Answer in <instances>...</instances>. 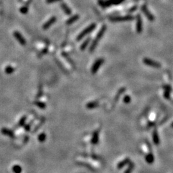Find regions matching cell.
I'll return each mask as SVG.
<instances>
[{"label": "cell", "mask_w": 173, "mask_h": 173, "mask_svg": "<svg viewBox=\"0 0 173 173\" xmlns=\"http://www.w3.org/2000/svg\"><path fill=\"white\" fill-rule=\"evenodd\" d=\"M106 28L107 27H106V25H103L102 27L101 28V29H100V30L99 31V32L97 33L96 37H95V39H94L93 41H92L90 46V48H89L90 52H93V51L96 50V47H97V46L98 45L99 42L100 41L101 38L103 37L104 34H105V32H106Z\"/></svg>", "instance_id": "obj_1"}, {"label": "cell", "mask_w": 173, "mask_h": 173, "mask_svg": "<svg viewBox=\"0 0 173 173\" xmlns=\"http://www.w3.org/2000/svg\"><path fill=\"white\" fill-rule=\"evenodd\" d=\"M38 138H39V140L40 141V142H44V141H45V139H46V135H45V133H42V134H40V135L39 136V137H38Z\"/></svg>", "instance_id": "obj_25"}, {"label": "cell", "mask_w": 173, "mask_h": 173, "mask_svg": "<svg viewBox=\"0 0 173 173\" xmlns=\"http://www.w3.org/2000/svg\"><path fill=\"white\" fill-rule=\"evenodd\" d=\"M145 159H146V161L147 162V163L151 164V163H153L154 158V156H153V154H152V153H150V154L146 155Z\"/></svg>", "instance_id": "obj_17"}, {"label": "cell", "mask_w": 173, "mask_h": 173, "mask_svg": "<svg viewBox=\"0 0 173 173\" xmlns=\"http://www.w3.org/2000/svg\"><path fill=\"white\" fill-rule=\"evenodd\" d=\"M20 12L22 14H27L28 12V8L27 6H22V7L21 8Z\"/></svg>", "instance_id": "obj_24"}, {"label": "cell", "mask_w": 173, "mask_h": 173, "mask_svg": "<svg viewBox=\"0 0 173 173\" xmlns=\"http://www.w3.org/2000/svg\"><path fill=\"white\" fill-rule=\"evenodd\" d=\"M61 0H46V3L48 4H52L54 3L58 2V1H60Z\"/></svg>", "instance_id": "obj_28"}, {"label": "cell", "mask_w": 173, "mask_h": 173, "mask_svg": "<svg viewBox=\"0 0 173 173\" xmlns=\"http://www.w3.org/2000/svg\"><path fill=\"white\" fill-rule=\"evenodd\" d=\"M90 41H91L90 38L88 37L85 39V40L84 41V43L81 44V45L80 46V50H81V51H84V50L87 48V47L88 46V45L90 43Z\"/></svg>", "instance_id": "obj_15"}, {"label": "cell", "mask_w": 173, "mask_h": 173, "mask_svg": "<svg viewBox=\"0 0 173 173\" xmlns=\"http://www.w3.org/2000/svg\"><path fill=\"white\" fill-rule=\"evenodd\" d=\"M15 71V69L14 67H12V66H7V67L5 68V72L8 75H10V74L13 73Z\"/></svg>", "instance_id": "obj_21"}, {"label": "cell", "mask_w": 173, "mask_h": 173, "mask_svg": "<svg viewBox=\"0 0 173 173\" xmlns=\"http://www.w3.org/2000/svg\"><path fill=\"white\" fill-rule=\"evenodd\" d=\"M133 19H134V17L131 15H128L126 16H116L110 18V20L112 22L130 21Z\"/></svg>", "instance_id": "obj_3"}, {"label": "cell", "mask_w": 173, "mask_h": 173, "mask_svg": "<svg viewBox=\"0 0 173 173\" xmlns=\"http://www.w3.org/2000/svg\"><path fill=\"white\" fill-rule=\"evenodd\" d=\"M141 10H142L143 14H144L145 16L147 18V19H148L149 21H154V15H153L151 13V12L149 10L148 8H147V6H146V5H142V6H141Z\"/></svg>", "instance_id": "obj_7"}, {"label": "cell", "mask_w": 173, "mask_h": 173, "mask_svg": "<svg viewBox=\"0 0 173 173\" xmlns=\"http://www.w3.org/2000/svg\"><path fill=\"white\" fill-rule=\"evenodd\" d=\"M12 170L14 171V173H21V167L18 165H15L12 167Z\"/></svg>", "instance_id": "obj_22"}, {"label": "cell", "mask_w": 173, "mask_h": 173, "mask_svg": "<svg viewBox=\"0 0 173 173\" xmlns=\"http://www.w3.org/2000/svg\"><path fill=\"white\" fill-rule=\"evenodd\" d=\"M79 18H80V16H79L78 14L72 15V17H71V18H69V19H67V21H66V24H67V25L72 24L75 23V22L77 21L79 19Z\"/></svg>", "instance_id": "obj_11"}, {"label": "cell", "mask_w": 173, "mask_h": 173, "mask_svg": "<svg viewBox=\"0 0 173 173\" xmlns=\"http://www.w3.org/2000/svg\"><path fill=\"white\" fill-rule=\"evenodd\" d=\"M172 127H173V123L172 124Z\"/></svg>", "instance_id": "obj_31"}, {"label": "cell", "mask_w": 173, "mask_h": 173, "mask_svg": "<svg viewBox=\"0 0 173 173\" xmlns=\"http://www.w3.org/2000/svg\"><path fill=\"white\" fill-rule=\"evenodd\" d=\"M143 30V24H142V17L140 14H137L136 16V31L137 34H141Z\"/></svg>", "instance_id": "obj_6"}, {"label": "cell", "mask_w": 173, "mask_h": 173, "mask_svg": "<svg viewBox=\"0 0 173 173\" xmlns=\"http://www.w3.org/2000/svg\"><path fill=\"white\" fill-rule=\"evenodd\" d=\"M99 141V132L98 131H96L94 133L93 136H92V142L93 144H96L98 143Z\"/></svg>", "instance_id": "obj_16"}, {"label": "cell", "mask_w": 173, "mask_h": 173, "mask_svg": "<svg viewBox=\"0 0 173 173\" xmlns=\"http://www.w3.org/2000/svg\"><path fill=\"white\" fill-rule=\"evenodd\" d=\"M125 88H120L119 90V91H118V92H117V96H116V99H115V100H116V101H117V100H118L119 99V96H121V94H122V93H123L124 92H125Z\"/></svg>", "instance_id": "obj_23"}, {"label": "cell", "mask_w": 173, "mask_h": 173, "mask_svg": "<svg viewBox=\"0 0 173 173\" xmlns=\"http://www.w3.org/2000/svg\"><path fill=\"white\" fill-rule=\"evenodd\" d=\"M98 105H99V103L97 101H92V102H90L87 104V107L88 108H90V109H92V108H96L97 106H98Z\"/></svg>", "instance_id": "obj_18"}, {"label": "cell", "mask_w": 173, "mask_h": 173, "mask_svg": "<svg viewBox=\"0 0 173 173\" xmlns=\"http://www.w3.org/2000/svg\"><path fill=\"white\" fill-rule=\"evenodd\" d=\"M60 6H61L62 9V10L64 12V13H65L66 15H71L72 11H71V10L70 9V8L67 6V4L65 3H62Z\"/></svg>", "instance_id": "obj_10"}, {"label": "cell", "mask_w": 173, "mask_h": 173, "mask_svg": "<svg viewBox=\"0 0 173 173\" xmlns=\"http://www.w3.org/2000/svg\"><path fill=\"white\" fill-rule=\"evenodd\" d=\"M25 120H26V117H24L21 119L20 122H19V125H22L25 122Z\"/></svg>", "instance_id": "obj_29"}, {"label": "cell", "mask_w": 173, "mask_h": 173, "mask_svg": "<svg viewBox=\"0 0 173 173\" xmlns=\"http://www.w3.org/2000/svg\"><path fill=\"white\" fill-rule=\"evenodd\" d=\"M14 36L15 37V39H16L17 41H18V43L20 44L22 46H25L26 44V41L25 40V39L24 38V37L22 36L20 32L19 31H14Z\"/></svg>", "instance_id": "obj_8"}, {"label": "cell", "mask_w": 173, "mask_h": 173, "mask_svg": "<svg viewBox=\"0 0 173 173\" xmlns=\"http://www.w3.org/2000/svg\"><path fill=\"white\" fill-rule=\"evenodd\" d=\"M123 101L124 103H129L131 101L130 96H125V97H124L123 99Z\"/></svg>", "instance_id": "obj_26"}, {"label": "cell", "mask_w": 173, "mask_h": 173, "mask_svg": "<svg viewBox=\"0 0 173 173\" xmlns=\"http://www.w3.org/2000/svg\"><path fill=\"white\" fill-rule=\"evenodd\" d=\"M97 25L96 23H92L91 24H90L89 26H88L86 28L84 29L78 35L77 38H76V40L77 41H80L81 39H84L85 36H87V35L90 34V33L92 32L96 28Z\"/></svg>", "instance_id": "obj_2"}, {"label": "cell", "mask_w": 173, "mask_h": 173, "mask_svg": "<svg viewBox=\"0 0 173 173\" xmlns=\"http://www.w3.org/2000/svg\"><path fill=\"white\" fill-rule=\"evenodd\" d=\"M1 132H2L3 134L6 135H9V137H14V134L12 133V132L10 130H8V129H6V128L2 129V130H1Z\"/></svg>", "instance_id": "obj_19"}, {"label": "cell", "mask_w": 173, "mask_h": 173, "mask_svg": "<svg viewBox=\"0 0 173 173\" xmlns=\"http://www.w3.org/2000/svg\"><path fill=\"white\" fill-rule=\"evenodd\" d=\"M134 167H135L134 163H133V162H130V163H129V167H128L127 169L125 171V173H131L132 171H133V169H134Z\"/></svg>", "instance_id": "obj_20"}, {"label": "cell", "mask_w": 173, "mask_h": 173, "mask_svg": "<svg viewBox=\"0 0 173 173\" xmlns=\"http://www.w3.org/2000/svg\"><path fill=\"white\" fill-rule=\"evenodd\" d=\"M56 21V18L55 16H53L49 19L48 21H47L43 26V29L44 30H48L54 23H55V22Z\"/></svg>", "instance_id": "obj_9"}, {"label": "cell", "mask_w": 173, "mask_h": 173, "mask_svg": "<svg viewBox=\"0 0 173 173\" xmlns=\"http://www.w3.org/2000/svg\"><path fill=\"white\" fill-rule=\"evenodd\" d=\"M130 162H131L130 160L128 158H126V159L123 160L121 161V162H120L119 163H118V165H117V168H118L119 169L123 168V167H125V166H126L127 164H128V163H130Z\"/></svg>", "instance_id": "obj_12"}, {"label": "cell", "mask_w": 173, "mask_h": 173, "mask_svg": "<svg viewBox=\"0 0 173 173\" xmlns=\"http://www.w3.org/2000/svg\"><path fill=\"white\" fill-rule=\"evenodd\" d=\"M153 142H154V144L158 145V144H159L160 138H159V137H158V132H157V130H156V129L154 131H153Z\"/></svg>", "instance_id": "obj_14"}, {"label": "cell", "mask_w": 173, "mask_h": 173, "mask_svg": "<svg viewBox=\"0 0 173 173\" xmlns=\"http://www.w3.org/2000/svg\"><path fill=\"white\" fill-rule=\"evenodd\" d=\"M36 103V105H37L38 106H39V107L40 108H45V103H44L43 102H40V101H39V102H37V103Z\"/></svg>", "instance_id": "obj_27"}, {"label": "cell", "mask_w": 173, "mask_h": 173, "mask_svg": "<svg viewBox=\"0 0 173 173\" xmlns=\"http://www.w3.org/2000/svg\"><path fill=\"white\" fill-rule=\"evenodd\" d=\"M163 88L165 89L164 92V97L165 98L169 99L170 97V92L172 90V88L169 86V85H166L163 86Z\"/></svg>", "instance_id": "obj_13"}, {"label": "cell", "mask_w": 173, "mask_h": 173, "mask_svg": "<svg viewBox=\"0 0 173 173\" xmlns=\"http://www.w3.org/2000/svg\"><path fill=\"white\" fill-rule=\"evenodd\" d=\"M143 62L145 65L154 67V68H160L162 67L160 63L154 61V60L149 59V58H144L143 59Z\"/></svg>", "instance_id": "obj_4"}, {"label": "cell", "mask_w": 173, "mask_h": 173, "mask_svg": "<svg viewBox=\"0 0 173 173\" xmlns=\"http://www.w3.org/2000/svg\"><path fill=\"white\" fill-rule=\"evenodd\" d=\"M137 9V6H134V7L132 8V9H130V10H128V12H132L135 11V10H136Z\"/></svg>", "instance_id": "obj_30"}, {"label": "cell", "mask_w": 173, "mask_h": 173, "mask_svg": "<svg viewBox=\"0 0 173 173\" xmlns=\"http://www.w3.org/2000/svg\"><path fill=\"white\" fill-rule=\"evenodd\" d=\"M104 62H105V60L103 58H100V59H98L97 60H96V62L94 63L93 65H92V69H91V72H92V73L96 74L98 71L100 67L103 64Z\"/></svg>", "instance_id": "obj_5"}]
</instances>
